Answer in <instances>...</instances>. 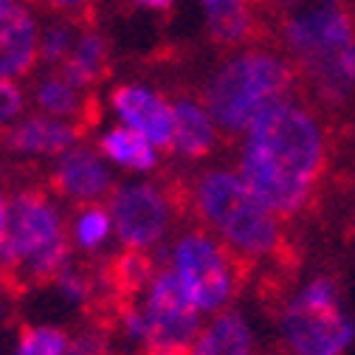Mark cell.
Here are the masks:
<instances>
[{"label": "cell", "instance_id": "2e32d148", "mask_svg": "<svg viewBox=\"0 0 355 355\" xmlns=\"http://www.w3.org/2000/svg\"><path fill=\"white\" fill-rule=\"evenodd\" d=\"M68 82H73L82 91H94L96 85H102L110 71H113V49L110 40L96 28H82L79 40L71 51V57L57 68Z\"/></svg>", "mask_w": 355, "mask_h": 355}, {"label": "cell", "instance_id": "8992f818", "mask_svg": "<svg viewBox=\"0 0 355 355\" xmlns=\"http://www.w3.org/2000/svg\"><path fill=\"white\" fill-rule=\"evenodd\" d=\"M277 327L288 355H344L355 341V322L341 310L330 277L304 282L282 307Z\"/></svg>", "mask_w": 355, "mask_h": 355}, {"label": "cell", "instance_id": "ba28073f", "mask_svg": "<svg viewBox=\"0 0 355 355\" xmlns=\"http://www.w3.org/2000/svg\"><path fill=\"white\" fill-rule=\"evenodd\" d=\"M113 229L121 248L155 251L166 243L175 217L187 209V187L166 181H124L107 198Z\"/></svg>", "mask_w": 355, "mask_h": 355}, {"label": "cell", "instance_id": "484cf974", "mask_svg": "<svg viewBox=\"0 0 355 355\" xmlns=\"http://www.w3.org/2000/svg\"><path fill=\"white\" fill-rule=\"evenodd\" d=\"M9 200L6 192L0 189V251H3V240H6V226H9Z\"/></svg>", "mask_w": 355, "mask_h": 355}, {"label": "cell", "instance_id": "ffe728a7", "mask_svg": "<svg viewBox=\"0 0 355 355\" xmlns=\"http://www.w3.org/2000/svg\"><path fill=\"white\" fill-rule=\"evenodd\" d=\"M68 226H71V243H73V248L82 251V254H96V251H102V248L110 243V237L116 234L110 209L102 206V203L79 206Z\"/></svg>", "mask_w": 355, "mask_h": 355}, {"label": "cell", "instance_id": "f1b7e54d", "mask_svg": "<svg viewBox=\"0 0 355 355\" xmlns=\"http://www.w3.org/2000/svg\"><path fill=\"white\" fill-rule=\"evenodd\" d=\"M282 3H285V9H288V6H293V3H299V0H282Z\"/></svg>", "mask_w": 355, "mask_h": 355}, {"label": "cell", "instance_id": "cb8c5ba5", "mask_svg": "<svg viewBox=\"0 0 355 355\" xmlns=\"http://www.w3.org/2000/svg\"><path fill=\"white\" fill-rule=\"evenodd\" d=\"M23 107H26V94L17 87V82L0 79V136L17 119H23Z\"/></svg>", "mask_w": 355, "mask_h": 355}, {"label": "cell", "instance_id": "e0dca14e", "mask_svg": "<svg viewBox=\"0 0 355 355\" xmlns=\"http://www.w3.org/2000/svg\"><path fill=\"white\" fill-rule=\"evenodd\" d=\"M200 6L206 12V34L220 49H245L259 31L245 0H200Z\"/></svg>", "mask_w": 355, "mask_h": 355}, {"label": "cell", "instance_id": "7a4b0ae2", "mask_svg": "<svg viewBox=\"0 0 355 355\" xmlns=\"http://www.w3.org/2000/svg\"><path fill=\"white\" fill-rule=\"evenodd\" d=\"M187 211L245 265L274 259L282 248V217L257 198L237 169L211 166L198 172L187 187Z\"/></svg>", "mask_w": 355, "mask_h": 355}, {"label": "cell", "instance_id": "30bf717a", "mask_svg": "<svg viewBox=\"0 0 355 355\" xmlns=\"http://www.w3.org/2000/svg\"><path fill=\"white\" fill-rule=\"evenodd\" d=\"M119 184L113 181V172L107 158L87 144H76L62 153L51 169V192L73 206L102 203L113 195Z\"/></svg>", "mask_w": 355, "mask_h": 355}, {"label": "cell", "instance_id": "5b68a950", "mask_svg": "<svg viewBox=\"0 0 355 355\" xmlns=\"http://www.w3.org/2000/svg\"><path fill=\"white\" fill-rule=\"evenodd\" d=\"M169 268L203 316L229 310L240 291L245 262L209 229H187L169 245Z\"/></svg>", "mask_w": 355, "mask_h": 355}, {"label": "cell", "instance_id": "9a60e30c", "mask_svg": "<svg viewBox=\"0 0 355 355\" xmlns=\"http://www.w3.org/2000/svg\"><path fill=\"white\" fill-rule=\"evenodd\" d=\"M172 113H175V144L172 153L184 161H203L209 158L217 144L223 130L217 127L214 116L203 105V99L192 94H178L172 96Z\"/></svg>", "mask_w": 355, "mask_h": 355}, {"label": "cell", "instance_id": "7402d4cb", "mask_svg": "<svg viewBox=\"0 0 355 355\" xmlns=\"http://www.w3.org/2000/svg\"><path fill=\"white\" fill-rule=\"evenodd\" d=\"M79 31L82 28L76 23L54 17V23L42 31V37H40V60L46 62L49 68H60L71 57L76 40H79Z\"/></svg>", "mask_w": 355, "mask_h": 355}, {"label": "cell", "instance_id": "4fadbf2b", "mask_svg": "<svg viewBox=\"0 0 355 355\" xmlns=\"http://www.w3.org/2000/svg\"><path fill=\"white\" fill-rule=\"evenodd\" d=\"M31 102L40 113L62 119V121H73L85 132L94 130L102 119L99 96L94 91H82L73 82H68L57 68H49L42 76L34 79Z\"/></svg>", "mask_w": 355, "mask_h": 355}, {"label": "cell", "instance_id": "5bb4252c", "mask_svg": "<svg viewBox=\"0 0 355 355\" xmlns=\"http://www.w3.org/2000/svg\"><path fill=\"white\" fill-rule=\"evenodd\" d=\"M40 62V31L26 3L0 17V79H26Z\"/></svg>", "mask_w": 355, "mask_h": 355}, {"label": "cell", "instance_id": "d4e9b609", "mask_svg": "<svg viewBox=\"0 0 355 355\" xmlns=\"http://www.w3.org/2000/svg\"><path fill=\"white\" fill-rule=\"evenodd\" d=\"M68 355H107L105 352V333H102V327H87V330L71 336Z\"/></svg>", "mask_w": 355, "mask_h": 355}, {"label": "cell", "instance_id": "ac0fdd59", "mask_svg": "<svg viewBox=\"0 0 355 355\" xmlns=\"http://www.w3.org/2000/svg\"><path fill=\"white\" fill-rule=\"evenodd\" d=\"M189 355H254V330L240 310H223L206 322Z\"/></svg>", "mask_w": 355, "mask_h": 355}, {"label": "cell", "instance_id": "d6986e66", "mask_svg": "<svg viewBox=\"0 0 355 355\" xmlns=\"http://www.w3.org/2000/svg\"><path fill=\"white\" fill-rule=\"evenodd\" d=\"M96 150L110 164H116L127 172H153L161 164L158 147L147 136H141L139 130H132L127 124H116V127L105 130L96 141Z\"/></svg>", "mask_w": 355, "mask_h": 355}, {"label": "cell", "instance_id": "603a6c76", "mask_svg": "<svg viewBox=\"0 0 355 355\" xmlns=\"http://www.w3.org/2000/svg\"><path fill=\"white\" fill-rule=\"evenodd\" d=\"M31 3L49 9L60 20H71L79 28L96 26V0H31Z\"/></svg>", "mask_w": 355, "mask_h": 355}, {"label": "cell", "instance_id": "44dd1931", "mask_svg": "<svg viewBox=\"0 0 355 355\" xmlns=\"http://www.w3.org/2000/svg\"><path fill=\"white\" fill-rule=\"evenodd\" d=\"M71 336L62 327L51 324H28L20 330L15 355H68Z\"/></svg>", "mask_w": 355, "mask_h": 355}, {"label": "cell", "instance_id": "52a82bcc", "mask_svg": "<svg viewBox=\"0 0 355 355\" xmlns=\"http://www.w3.org/2000/svg\"><path fill=\"white\" fill-rule=\"evenodd\" d=\"M282 37L293 62L319 85L355 42V20L344 0H299L288 6Z\"/></svg>", "mask_w": 355, "mask_h": 355}, {"label": "cell", "instance_id": "7c38bea8", "mask_svg": "<svg viewBox=\"0 0 355 355\" xmlns=\"http://www.w3.org/2000/svg\"><path fill=\"white\" fill-rule=\"evenodd\" d=\"M85 136V130L73 121H62L46 113H34L17 119L3 136L0 147L9 155L20 158H60L71 147H76Z\"/></svg>", "mask_w": 355, "mask_h": 355}, {"label": "cell", "instance_id": "9c48e42d", "mask_svg": "<svg viewBox=\"0 0 355 355\" xmlns=\"http://www.w3.org/2000/svg\"><path fill=\"white\" fill-rule=\"evenodd\" d=\"M139 307L147 324L144 355H189L203 330V313L192 304L172 268L155 271L139 293Z\"/></svg>", "mask_w": 355, "mask_h": 355}, {"label": "cell", "instance_id": "83f0119b", "mask_svg": "<svg viewBox=\"0 0 355 355\" xmlns=\"http://www.w3.org/2000/svg\"><path fill=\"white\" fill-rule=\"evenodd\" d=\"M17 3H20V0H0V17H3L12 6H17Z\"/></svg>", "mask_w": 355, "mask_h": 355}, {"label": "cell", "instance_id": "3957f363", "mask_svg": "<svg viewBox=\"0 0 355 355\" xmlns=\"http://www.w3.org/2000/svg\"><path fill=\"white\" fill-rule=\"evenodd\" d=\"M71 226L54 195L40 187L15 192L0 251V288L20 293L51 285L71 262Z\"/></svg>", "mask_w": 355, "mask_h": 355}, {"label": "cell", "instance_id": "6da1fadb", "mask_svg": "<svg viewBox=\"0 0 355 355\" xmlns=\"http://www.w3.org/2000/svg\"><path fill=\"white\" fill-rule=\"evenodd\" d=\"M327 166L322 119L288 96L265 110L243 136L237 172L257 198L279 217H296L313 200Z\"/></svg>", "mask_w": 355, "mask_h": 355}, {"label": "cell", "instance_id": "4316f807", "mask_svg": "<svg viewBox=\"0 0 355 355\" xmlns=\"http://www.w3.org/2000/svg\"><path fill=\"white\" fill-rule=\"evenodd\" d=\"M136 3L144 6V9H150V12H169L175 0H136Z\"/></svg>", "mask_w": 355, "mask_h": 355}, {"label": "cell", "instance_id": "277c9868", "mask_svg": "<svg viewBox=\"0 0 355 355\" xmlns=\"http://www.w3.org/2000/svg\"><path fill=\"white\" fill-rule=\"evenodd\" d=\"M293 62L285 54L245 46L214 68L200 99L223 136H245L265 110L293 96Z\"/></svg>", "mask_w": 355, "mask_h": 355}, {"label": "cell", "instance_id": "8fae6325", "mask_svg": "<svg viewBox=\"0 0 355 355\" xmlns=\"http://www.w3.org/2000/svg\"><path fill=\"white\" fill-rule=\"evenodd\" d=\"M110 107L121 124L139 130L158 150L172 153L175 144V113L172 99L139 82H121L110 91Z\"/></svg>", "mask_w": 355, "mask_h": 355}]
</instances>
